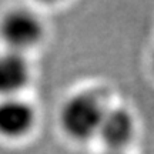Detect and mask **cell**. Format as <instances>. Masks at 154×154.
Segmentation results:
<instances>
[{
	"mask_svg": "<svg viewBox=\"0 0 154 154\" xmlns=\"http://www.w3.org/2000/svg\"><path fill=\"white\" fill-rule=\"evenodd\" d=\"M134 119L124 109H107L101 120L97 137L110 151H123L133 140Z\"/></svg>",
	"mask_w": 154,
	"mask_h": 154,
	"instance_id": "cell-3",
	"label": "cell"
},
{
	"mask_svg": "<svg viewBox=\"0 0 154 154\" xmlns=\"http://www.w3.org/2000/svg\"><path fill=\"white\" fill-rule=\"evenodd\" d=\"M30 67L24 56L14 51L0 54V96L5 99L16 94L27 86Z\"/></svg>",
	"mask_w": 154,
	"mask_h": 154,
	"instance_id": "cell-5",
	"label": "cell"
},
{
	"mask_svg": "<svg viewBox=\"0 0 154 154\" xmlns=\"http://www.w3.org/2000/svg\"><path fill=\"white\" fill-rule=\"evenodd\" d=\"M0 36L10 51L20 53L34 47L43 37L42 22L32 11L16 9L7 13L0 23Z\"/></svg>",
	"mask_w": 154,
	"mask_h": 154,
	"instance_id": "cell-2",
	"label": "cell"
},
{
	"mask_svg": "<svg viewBox=\"0 0 154 154\" xmlns=\"http://www.w3.org/2000/svg\"><path fill=\"white\" fill-rule=\"evenodd\" d=\"M104 154H124V153H123V151H110V150H109V151Z\"/></svg>",
	"mask_w": 154,
	"mask_h": 154,
	"instance_id": "cell-6",
	"label": "cell"
},
{
	"mask_svg": "<svg viewBox=\"0 0 154 154\" xmlns=\"http://www.w3.org/2000/svg\"><path fill=\"white\" fill-rule=\"evenodd\" d=\"M36 114L27 101L9 97L0 101V136L6 138H20L34 126Z\"/></svg>",
	"mask_w": 154,
	"mask_h": 154,
	"instance_id": "cell-4",
	"label": "cell"
},
{
	"mask_svg": "<svg viewBox=\"0 0 154 154\" xmlns=\"http://www.w3.org/2000/svg\"><path fill=\"white\" fill-rule=\"evenodd\" d=\"M106 109L96 93L82 91L63 104L60 124L67 136L76 141H87L97 136Z\"/></svg>",
	"mask_w": 154,
	"mask_h": 154,
	"instance_id": "cell-1",
	"label": "cell"
}]
</instances>
